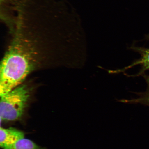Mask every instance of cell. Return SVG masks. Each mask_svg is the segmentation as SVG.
Instances as JSON below:
<instances>
[{
  "mask_svg": "<svg viewBox=\"0 0 149 149\" xmlns=\"http://www.w3.org/2000/svg\"><path fill=\"white\" fill-rule=\"evenodd\" d=\"M148 37V38H149V35H148V36H147Z\"/></svg>",
  "mask_w": 149,
  "mask_h": 149,
  "instance_id": "obj_7",
  "label": "cell"
},
{
  "mask_svg": "<svg viewBox=\"0 0 149 149\" xmlns=\"http://www.w3.org/2000/svg\"><path fill=\"white\" fill-rule=\"evenodd\" d=\"M129 49L137 52L140 54V58L134 61L131 64L124 67L123 68L115 70H108V72L109 73L115 74L123 73L134 66L137 65H140L141 66V70L139 73L131 75L125 74L128 77H135L136 76L140 75L143 73L145 70H149V49L138 47L134 45H132L130 47Z\"/></svg>",
  "mask_w": 149,
  "mask_h": 149,
  "instance_id": "obj_3",
  "label": "cell"
},
{
  "mask_svg": "<svg viewBox=\"0 0 149 149\" xmlns=\"http://www.w3.org/2000/svg\"><path fill=\"white\" fill-rule=\"evenodd\" d=\"M0 145L1 148H4L13 145L24 138V133L20 130L13 128L0 129Z\"/></svg>",
  "mask_w": 149,
  "mask_h": 149,
  "instance_id": "obj_4",
  "label": "cell"
},
{
  "mask_svg": "<svg viewBox=\"0 0 149 149\" xmlns=\"http://www.w3.org/2000/svg\"><path fill=\"white\" fill-rule=\"evenodd\" d=\"M30 96L26 86L20 85L1 96V120L14 121L23 115Z\"/></svg>",
  "mask_w": 149,
  "mask_h": 149,
  "instance_id": "obj_2",
  "label": "cell"
},
{
  "mask_svg": "<svg viewBox=\"0 0 149 149\" xmlns=\"http://www.w3.org/2000/svg\"><path fill=\"white\" fill-rule=\"evenodd\" d=\"M29 47L15 43L6 53L1 65V96L21 85L34 68L36 55L33 49Z\"/></svg>",
  "mask_w": 149,
  "mask_h": 149,
  "instance_id": "obj_1",
  "label": "cell"
},
{
  "mask_svg": "<svg viewBox=\"0 0 149 149\" xmlns=\"http://www.w3.org/2000/svg\"><path fill=\"white\" fill-rule=\"evenodd\" d=\"M3 149H40L33 141L25 138L19 140L13 145Z\"/></svg>",
  "mask_w": 149,
  "mask_h": 149,
  "instance_id": "obj_5",
  "label": "cell"
},
{
  "mask_svg": "<svg viewBox=\"0 0 149 149\" xmlns=\"http://www.w3.org/2000/svg\"><path fill=\"white\" fill-rule=\"evenodd\" d=\"M139 96L138 98L132 99L117 100V101L127 104H141L149 106V90L144 93H136Z\"/></svg>",
  "mask_w": 149,
  "mask_h": 149,
  "instance_id": "obj_6",
  "label": "cell"
}]
</instances>
